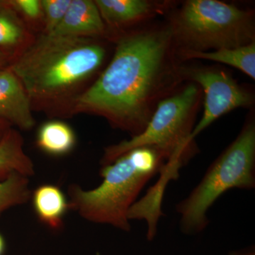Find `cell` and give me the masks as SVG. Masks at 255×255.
<instances>
[{"label": "cell", "instance_id": "obj_9", "mask_svg": "<svg viewBox=\"0 0 255 255\" xmlns=\"http://www.w3.org/2000/svg\"><path fill=\"white\" fill-rule=\"evenodd\" d=\"M105 28L95 1L72 0L63 19L50 34L92 38L103 34Z\"/></svg>", "mask_w": 255, "mask_h": 255}, {"label": "cell", "instance_id": "obj_1", "mask_svg": "<svg viewBox=\"0 0 255 255\" xmlns=\"http://www.w3.org/2000/svg\"><path fill=\"white\" fill-rule=\"evenodd\" d=\"M170 23L122 37L112 61L75 102L77 112L105 117L113 127L141 133L159 102L184 75Z\"/></svg>", "mask_w": 255, "mask_h": 255}, {"label": "cell", "instance_id": "obj_6", "mask_svg": "<svg viewBox=\"0 0 255 255\" xmlns=\"http://www.w3.org/2000/svg\"><path fill=\"white\" fill-rule=\"evenodd\" d=\"M179 51H210L255 42L254 14L217 0H189L170 23Z\"/></svg>", "mask_w": 255, "mask_h": 255}, {"label": "cell", "instance_id": "obj_16", "mask_svg": "<svg viewBox=\"0 0 255 255\" xmlns=\"http://www.w3.org/2000/svg\"><path fill=\"white\" fill-rule=\"evenodd\" d=\"M72 0H42V11L45 16L46 34H50L63 19Z\"/></svg>", "mask_w": 255, "mask_h": 255}, {"label": "cell", "instance_id": "obj_7", "mask_svg": "<svg viewBox=\"0 0 255 255\" xmlns=\"http://www.w3.org/2000/svg\"><path fill=\"white\" fill-rule=\"evenodd\" d=\"M184 78H188L202 89L205 95L202 118L193 129L194 140L206 128L224 114L238 108H247L254 103L251 92L227 73L218 69L182 68Z\"/></svg>", "mask_w": 255, "mask_h": 255}, {"label": "cell", "instance_id": "obj_15", "mask_svg": "<svg viewBox=\"0 0 255 255\" xmlns=\"http://www.w3.org/2000/svg\"><path fill=\"white\" fill-rule=\"evenodd\" d=\"M29 178L12 173L0 180V217L13 208L27 204L31 199Z\"/></svg>", "mask_w": 255, "mask_h": 255}, {"label": "cell", "instance_id": "obj_21", "mask_svg": "<svg viewBox=\"0 0 255 255\" xmlns=\"http://www.w3.org/2000/svg\"><path fill=\"white\" fill-rule=\"evenodd\" d=\"M6 63V57L1 50H0V70H4V65Z\"/></svg>", "mask_w": 255, "mask_h": 255}, {"label": "cell", "instance_id": "obj_18", "mask_svg": "<svg viewBox=\"0 0 255 255\" xmlns=\"http://www.w3.org/2000/svg\"><path fill=\"white\" fill-rule=\"evenodd\" d=\"M12 3L18 11L31 19H36L43 13L41 1L38 0H16Z\"/></svg>", "mask_w": 255, "mask_h": 255}, {"label": "cell", "instance_id": "obj_19", "mask_svg": "<svg viewBox=\"0 0 255 255\" xmlns=\"http://www.w3.org/2000/svg\"><path fill=\"white\" fill-rule=\"evenodd\" d=\"M229 255H255V248H249L241 251H233Z\"/></svg>", "mask_w": 255, "mask_h": 255}, {"label": "cell", "instance_id": "obj_5", "mask_svg": "<svg viewBox=\"0 0 255 255\" xmlns=\"http://www.w3.org/2000/svg\"><path fill=\"white\" fill-rule=\"evenodd\" d=\"M255 187V123L245 124L239 135L206 170L201 182L176 206L181 231L185 234L202 232L209 225L207 212L229 189Z\"/></svg>", "mask_w": 255, "mask_h": 255}, {"label": "cell", "instance_id": "obj_13", "mask_svg": "<svg viewBox=\"0 0 255 255\" xmlns=\"http://www.w3.org/2000/svg\"><path fill=\"white\" fill-rule=\"evenodd\" d=\"M179 55L183 59H204L226 64L255 79V42L237 48L210 51L182 50Z\"/></svg>", "mask_w": 255, "mask_h": 255}, {"label": "cell", "instance_id": "obj_11", "mask_svg": "<svg viewBox=\"0 0 255 255\" xmlns=\"http://www.w3.org/2000/svg\"><path fill=\"white\" fill-rule=\"evenodd\" d=\"M33 211L37 219L52 231L63 228L64 219L70 210L68 197L58 186L44 184L31 193Z\"/></svg>", "mask_w": 255, "mask_h": 255}, {"label": "cell", "instance_id": "obj_2", "mask_svg": "<svg viewBox=\"0 0 255 255\" xmlns=\"http://www.w3.org/2000/svg\"><path fill=\"white\" fill-rule=\"evenodd\" d=\"M105 48L91 38L46 34L11 67L30 100L53 101L68 95L103 63Z\"/></svg>", "mask_w": 255, "mask_h": 255}, {"label": "cell", "instance_id": "obj_10", "mask_svg": "<svg viewBox=\"0 0 255 255\" xmlns=\"http://www.w3.org/2000/svg\"><path fill=\"white\" fill-rule=\"evenodd\" d=\"M104 22L123 26L152 17L164 9L163 4L147 0H96Z\"/></svg>", "mask_w": 255, "mask_h": 255}, {"label": "cell", "instance_id": "obj_8", "mask_svg": "<svg viewBox=\"0 0 255 255\" xmlns=\"http://www.w3.org/2000/svg\"><path fill=\"white\" fill-rule=\"evenodd\" d=\"M0 119L21 130H31L34 127L31 100L11 69L0 70Z\"/></svg>", "mask_w": 255, "mask_h": 255}, {"label": "cell", "instance_id": "obj_3", "mask_svg": "<svg viewBox=\"0 0 255 255\" xmlns=\"http://www.w3.org/2000/svg\"><path fill=\"white\" fill-rule=\"evenodd\" d=\"M165 165L163 157L152 147L129 151L102 167V182L95 189L87 190L79 184L69 185L70 210L89 222L129 232V211L147 183L160 174Z\"/></svg>", "mask_w": 255, "mask_h": 255}, {"label": "cell", "instance_id": "obj_17", "mask_svg": "<svg viewBox=\"0 0 255 255\" xmlns=\"http://www.w3.org/2000/svg\"><path fill=\"white\" fill-rule=\"evenodd\" d=\"M22 36L21 26L7 15L0 13V46H14Z\"/></svg>", "mask_w": 255, "mask_h": 255}, {"label": "cell", "instance_id": "obj_22", "mask_svg": "<svg viewBox=\"0 0 255 255\" xmlns=\"http://www.w3.org/2000/svg\"><path fill=\"white\" fill-rule=\"evenodd\" d=\"M5 250V243L4 238L0 234V255H3Z\"/></svg>", "mask_w": 255, "mask_h": 255}, {"label": "cell", "instance_id": "obj_12", "mask_svg": "<svg viewBox=\"0 0 255 255\" xmlns=\"http://www.w3.org/2000/svg\"><path fill=\"white\" fill-rule=\"evenodd\" d=\"M12 173L28 178L36 174L35 165L23 150L22 137L9 128L0 140V180Z\"/></svg>", "mask_w": 255, "mask_h": 255}, {"label": "cell", "instance_id": "obj_20", "mask_svg": "<svg viewBox=\"0 0 255 255\" xmlns=\"http://www.w3.org/2000/svg\"><path fill=\"white\" fill-rule=\"evenodd\" d=\"M10 128L9 124L6 123L5 121L0 119V140L4 137L5 133Z\"/></svg>", "mask_w": 255, "mask_h": 255}, {"label": "cell", "instance_id": "obj_4", "mask_svg": "<svg viewBox=\"0 0 255 255\" xmlns=\"http://www.w3.org/2000/svg\"><path fill=\"white\" fill-rule=\"evenodd\" d=\"M201 90L199 85L191 82L159 102L141 133L106 147L101 160L102 167L133 149L150 147L165 160L164 177L169 181L177 179L179 169L197 152L191 134L200 102Z\"/></svg>", "mask_w": 255, "mask_h": 255}, {"label": "cell", "instance_id": "obj_14", "mask_svg": "<svg viewBox=\"0 0 255 255\" xmlns=\"http://www.w3.org/2000/svg\"><path fill=\"white\" fill-rule=\"evenodd\" d=\"M76 135L68 124L60 121H50L38 129L36 145L40 150L52 156L70 153L76 145Z\"/></svg>", "mask_w": 255, "mask_h": 255}]
</instances>
